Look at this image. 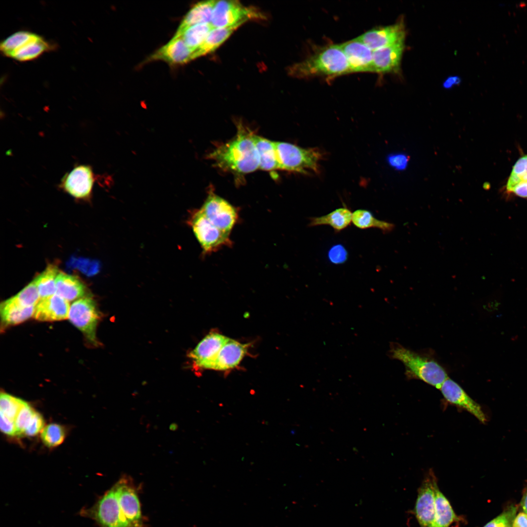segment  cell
Masks as SVG:
<instances>
[{
	"mask_svg": "<svg viewBox=\"0 0 527 527\" xmlns=\"http://www.w3.org/2000/svg\"><path fill=\"white\" fill-rule=\"evenodd\" d=\"M255 135L249 129L239 124L236 135L218 145L208 156L220 169L237 175H244L259 169V160Z\"/></svg>",
	"mask_w": 527,
	"mask_h": 527,
	"instance_id": "obj_1",
	"label": "cell"
},
{
	"mask_svg": "<svg viewBox=\"0 0 527 527\" xmlns=\"http://www.w3.org/2000/svg\"><path fill=\"white\" fill-rule=\"evenodd\" d=\"M346 58L340 44L319 48L300 62L288 69V74L297 78L316 76L335 77L350 73Z\"/></svg>",
	"mask_w": 527,
	"mask_h": 527,
	"instance_id": "obj_2",
	"label": "cell"
},
{
	"mask_svg": "<svg viewBox=\"0 0 527 527\" xmlns=\"http://www.w3.org/2000/svg\"><path fill=\"white\" fill-rule=\"evenodd\" d=\"M388 356L401 361L410 379H416L440 389L448 378L445 369L436 361L414 352L401 345L391 343Z\"/></svg>",
	"mask_w": 527,
	"mask_h": 527,
	"instance_id": "obj_3",
	"label": "cell"
},
{
	"mask_svg": "<svg viewBox=\"0 0 527 527\" xmlns=\"http://www.w3.org/2000/svg\"><path fill=\"white\" fill-rule=\"evenodd\" d=\"M52 47L41 36L26 31L14 33L0 44V51L4 56L20 61L35 59Z\"/></svg>",
	"mask_w": 527,
	"mask_h": 527,
	"instance_id": "obj_4",
	"label": "cell"
},
{
	"mask_svg": "<svg viewBox=\"0 0 527 527\" xmlns=\"http://www.w3.org/2000/svg\"><path fill=\"white\" fill-rule=\"evenodd\" d=\"M274 145L280 170L304 174L318 171L321 154L316 149L282 142H274Z\"/></svg>",
	"mask_w": 527,
	"mask_h": 527,
	"instance_id": "obj_5",
	"label": "cell"
},
{
	"mask_svg": "<svg viewBox=\"0 0 527 527\" xmlns=\"http://www.w3.org/2000/svg\"><path fill=\"white\" fill-rule=\"evenodd\" d=\"M188 223L204 254H209L231 245L230 234L215 226L200 209L192 212Z\"/></svg>",
	"mask_w": 527,
	"mask_h": 527,
	"instance_id": "obj_6",
	"label": "cell"
},
{
	"mask_svg": "<svg viewBox=\"0 0 527 527\" xmlns=\"http://www.w3.org/2000/svg\"><path fill=\"white\" fill-rule=\"evenodd\" d=\"M122 518L128 527H145L138 488L132 479L124 475L115 484Z\"/></svg>",
	"mask_w": 527,
	"mask_h": 527,
	"instance_id": "obj_7",
	"label": "cell"
},
{
	"mask_svg": "<svg viewBox=\"0 0 527 527\" xmlns=\"http://www.w3.org/2000/svg\"><path fill=\"white\" fill-rule=\"evenodd\" d=\"M262 14L254 8L243 6L237 0L217 1L211 24L213 28L239 27L250 20L262 19Z\"/></svg>",
	"mask_w": 527,
	"mask_h": 527,
	"instance_id": "obj_8",
	"label": "cell"
},
{
	"mask_svg": "<svg viewBox=\"0 0 527 527\" xmlns=\"http://www.w3.org/2000/svg\"><path fill=\"white\" fill-rule=\"evenodd\" d=\"M68 318L92 344H97L96 329L100 315L97 305L89 297H83L70 305Z\"/></svg>",
	"mask_w": 527,
	"mask_h": 527,
	"instance_id": "obj_9",
	"label": "cell"
},
{
	"mask_svg": "<svg viewBox=\"0 0 527 527\" xmlns=\"http://www.w3.org/2000/svg\"><path fill=\"white\" fill-rule=\"evenodd\" d=\"M200 209L211 223L228 234H230L238 219L237 209L212 191L208 193Z\"/></svg>",
	"mask_w": 527,
	"mask_h": 527,
	"instance_id": "obj_10",
	"label": "cell"
},
{
	"mask_svg": "<svg viewBox=\"0 0 527 527\" xmlns=\"http://www.w3.org/2000/svg\"><path fill=\"white\" fill-rule=\"evenodd\" d=\"M87 512L101 527H128L121 514L114 485Z\"/></svg>",
	"mask_w": 527,
	"mask_h": 527,
	"instance_id": "obj_11",
	"label": "cell"
},
{
	"mask_svg": "<svg viewBox=\"0 0 527 527\" xmlns=\"http://www.w3.org/2000/svg\"><path fill=\"white\" fill-rule=\"evenodd\" d=\"M95 181L91 166L79 164L63 176L59 187L76 199L85 200L90 198Z\"/></svg>",
	"mask_w": 527,
	"mask_h": 527,
	"instance_id": "obj_12",
	"label": "cell"
},
{
	"mask_svg": "<svg viewBox=\"0 0 527 527\" xmlns=\"http://www.w3.org/2000/svg\"><path fill=\"white\" fill-rule=\"evenodd\" d=\"M437 479L429 471L418 490L414 512L420 527H435L434 487Z\"/></svg>",
	"mask_w": 527,
	"mask_h": 527,
	"instance_id": "obj_13",
	"label": "cell"
},
{
	"mask_svg": "<svg viewBox=\"0 0 527 527\" xmlns=\"http://www.w3.org/2000/svg\"><path fill=\"white\" fill-rule=\"evenodd\" d=\"M228 339L218 332H210L189 353V357L196 366L210 369L219 351Z\"/></svg>",
	"mask_w": 527,
	"mask_h": 527,
	"instance_id": "obj_14",
	"label": "cell"
},
{
	"mask_svg": "<svg viewBox=\"0 0 527 527\" xmlns=\"http://www.w3.org/2000/svg\"><path fill=\"white\" fill-rule=\"evenodd\" d=\"M405 31L404 23L399 22L366 31L357 37L372 51L404 41Z\"/></svg>",
	"mask_w": 527,
	"mask_h": 527,
	"instance_id": "obj_15",
	"label": "cell"
},
{
	"mask_svg": "<svg viewBox=\"0 0 527 527\" xmlns=\"http://www.w3.org/2000/svg\"><path fill=\"white\" fill-rule=\"evenodd\" d=\"M351 73L373 72V51L357 38L340 44Z\"/></svg>",
	"mask_w": 527,
	"mask_h": 527,
	"instance_id": "obj_16",
	"label": "cell"
},
{
	"mask_svg": "<svg viewBox=\"0 0 527 527\" xmlns=\"http://www.w3.org/2000/svg\"><path fill=\"white\" fill-rule=\"evenodd\" d=\"M440 390L447 402L469 412L481 423L485 424L486 422L481 406L455 381L448 378Z\"/></svg>",
	"mask_w": 527,
	"mask_h": 527,
	"instance_id": "obj_17",
	"label": "cell"
},
{
	"mask_svg": "<svg viewBox=\"0 0 527 527\" xmlns=\"http://www.w3.org/2000/svg\"><path fill=\"white\" fill-rule=\"evenodd\" d=\"M70 306L69 302L55 294L41 299L35 306L33 316L41 321H54L68 318Z\"/></svg>",
	"mask_w": 527,
	"mask_h": 527,
	"instance_id": "obj_18",
	"label": "cell"
},
{
	"mask_svg": "<svg viewBox=\"0 0 527 527\" xmlns=\"http://www.w3.org/2000/svg\"><path fill=\"white\" fill-rule=\"evenodd\" d=\"M404 47V41H401L373 51V72L385 73L397 71Z\"/></svg>",
	"mask_w": 527,
	"mask_h": 527,
	"instance_id": "obj_19",
	"label": "cell"
},
{
	"mask_svg": "<svg viewBox=\"0 0 527 527\" xmlns=\"http://www.w3.org/2000/svg\"><path fill=\"white\" fill-rule=\"evenodd\" d=\"M249 345L229 339L222 346L210 369L225 371L236 367L247 353Z\"/></svg>",
	"mask_w": 527,
	"mask_h": 527,
	"instance_id": "obj_20",
	"label": "cell"
},
{
	"mask_svg": "<svg viewBox=\"0 0 527 527\" xmlns=\"http://www.w3.org/2000/svg\"><path fill=\"white\" fill-rule=\"evenodd\" d=\"M193 52L181 37L174 36L150 57L151 60H163L171 64H183L193 60Z\"/></svg>",
	"mask_w": 527,
	"mask_h": 527,
	"instance_id": "obj_21",
	"label": "cell"
},
{
	"mask_svg": "<svg viewBox=\"0 0 527 527\" xmlns=\"http://www.w3.org/2000/svg\"><path fill=\"white\" fill-rule=\"evenodd\" d=\"M35 308L23 306L11 297L0 304L1 322L5 325L20 324L33 316Z\"/></svg>",
	"mask_w": 527,
	"mask_h": 527,
	"instance_id": "obj_22",
	"label": "cell"
},
{
	"mask_svg": "<svg viewBox=\"0 0 527 527\" xmlns=\"http://www.w3.org/2000/svg\"><path fill=\"white\" fill-rule=\"evenodd\" d=\"M216 0H205L196 3L187 13L182 21L177 33L196 24L211 23Z\"/></svg>",
	"mask_w": 527,
	"mask_h": 527,
	"instance_id": "obj_23",
	"label": "cell"
},
{
	"mask_svg": "<svg viewBox=\"0 0 527 527\" xmlns=\"http://www.w3.org/2000/svg\"><path fill=\"white\" fill-rule=\"evenodd\" d=\"M56 294L67 301H72L84 297L86 289L84 285L77 277L59 273L56 279Z\"/></svg>",
	"mask_w": 527,
	"mask_h": 527,
	"instance_id": "obj_24",
	"label": "cell"
},
{
	"mask_svg": "<svg viewBox=\"0 0 527 527\" xmlns=\"http://www.w3.org/2000/svg\"><path fill=\"white\" fill-rule=\"evenodd\" d=\"M434 498L435 527H449L453 523L463 520L455 514L448 499L439 489L437 483L434 487Z\"/></svg>",
	"mask_w": 527,
	"mask_h": 527,
	"instance_id": "obj_25",
	"label": "cell"
},
{
	"mask_svg": "<svg viewBox=\"0 0 527 527\" xmlns=\"http://www.w3.org/2000/svg\"><path fill=\"white\" fill-rule=\"evenodd\" d=\"M352 218V212L346 207H342L325 215L310 218L308 226L313 227L328 225L336 231L339 232L350 225Z\"/></svg>",
	"mask_w": 527,
	"mask_h": 527,
	"instance_id": "obj_26",
	"label": "cell"
},
{
	"mask_svg": "<svg viewBox=\"0 0 527 527\" xmlns=\"http://www.w3.org/2000/svg\"><path fill=\"white\" fill-rule=\"evenodd\" d=\"M254 141L259 157V169L267 171L280 169L274 142L256 135Z\"/></svg>",
	"mask_w": 527,
	"mask_h": 527,
	"instance_id": "obj_27",
	"label": "cell"
},
{
	"mask_svg": "<svg viewBox=\"0 0 527 527\" xmlns=\"http://www.w3.org/2000/svg\"><path fill=\"white\" fill-rule=\"evenodd\" d=\"M237 28L236 27L213 28L203 43L193 52V60L216 50Z\"/></svg>",
	"mask_w": 527,
	"mask_h": 527,
	"instance_id": "obj_28",
	"label": "cell"
},
{
	"mask_svg": "<svg viewBox=\"0 0 527 527\" xmlns=\"http://www.w3.org/2000/svg\"><path fill=\"white\" fill-rule=\"evenodd\" d=\"M213 28L211 23L196 24L176 32L174 36L181 37L187 47L194 52L203 43Z\"/></svg>",
	"mask_w": 527,
	"mask_h": 527,
	"instance_id": "obj_29",
	"label": "cell"
},
{
	"mask_svg": "<svg viewBox=\"0 0 527 527\" xmlns=\"http://www.w3.org/2000/svg\"><path fill=\"white\" fill-rule=\"evenodd\" d=\"M352 223L360 229L377 228L385 232H390L394 226L391 223L376 219L369 211L365 209H358L352 213Z\"/></svg>",
	"mask_w": 527,
	"mask_h": 527,
	"instance_id": "obj_30",
	"label": "cell"
},
{
	"mask_svg": "<svg viewBox=\"0 0 527 527\" xmlns=\"http://www.w3.org/2000/svg\"><path fill=\"white\" fill-rule=\"evenodd\" d=\"M59 273L56 266L50 265L35 279L41 299L56 293V279Z\"/></svg>",
	"mask_w": 527,
	"mask_h": 527,
	"instance_id": "obj_31",
	"label": "cell"
},
{
	"mask_svg": "<svg viewBox=\"0 0 527 527\" xmlns=\"http://www.w3.org/2000/svg\"><path fill=\"white\" fill-rule=\"evenodd\" d=\"M23 400L6 393H1L0 397V415L15 422L16 418L25 403Z\"/></svg>",
	"mask_w": 527,
	"mask_h": 527,
	"instance_id": "obj_32",
	"label": "cell"
},
{
	"mask_svg": "<svg viewBox=\"0 0 527 527\" xmlns=\"http://www.w3.org/2000/svg\"><path fill=\"white\" fill-rule=\"evenodd\" d=\"M65 435L64 428L56 423L48 425L43 428L41 432V438L43 443L49 447H56L61 444L64 440Z\"/></svg>",
	"mask_w": 527,
	"mask_h": 527,
	"instance_id": "obj_33",
	"label": "cell"
},
{
	"mask_svg": "<svg viewBox=\"0 0 527 527\" xmlns=\"http://www.w3.org/2000/svg\"><path fill=\"white\" fill-rule=\"evenodd\" d=\"M523 181H527V154L521 156L512 167L506 185L507 191Z\"/></svg>",
	"mask_w": 527,
	"mask_h": 527,
	"instance_id": "obj_34",
	"label": "cell"
},
{
	"mask_svg": "<svg viewBox=\"0 0 527 527\" xmlns=\"http://www.w3.org/2000/svg\"><path fill=\"white\" fill-rule=\"evenodd\" d=\"M12 297L18 303L24 306H36L41 299L34 280Z\"/></svg>",
	"mask_w": 527,
	"mask_h": 527,
	"instance_id": "obj_35",
	"label": "cell"
},
{
	"mask_svg": "<svg viewBox=\"0 0 527 527\" xmlns=\"http://www.w3.org/2000/svg\"><path fill=\"white\" fill-rule=\"evenodd\" d=\"M36 411L26 402L20 409L15 421L16 436L24 435Z\"/></svg>",
	"mask_w": 527,
	"mask_h": 527,
	"instance_id": "obj_36",
	"label": "cell"
},
{
	"mask_svg": "<svg viewBox=\"0 0 527 527\" xmlns=\"http://www.w3.org/2000/svg\"><path fill=\"white\" fill-rule=\"evenodd\" d=\"M517 511V507L516 505H510L484 527H499L502 525L512 526Z\"/></svg>",
	"mask_w": 527,
	"mask_h": 527,
	"instance_id": "obj_37",
	"label": "cell"
},
{
	"mask_svg": "<svg viewBox=\"0 0 527 527\" xmlns=\"http://www.w3.org/2000/svg\"><path fill=\"white\" fill-rule=\"evenodd\" d=\"M328 257L333 264H339L344 263L347 258V252L341 244L333 245L329 249Z\"/></svg>",
	"mask_w": 527,
	"mask_h": 527,
	"instance_id": "obj_38",
	"label": "cell"
},
{
	"mask_svg": "<svg viewBox=\"0 0 527 527\" xmlns=\"http://www.w3.org/2000/svg\"><path fill=\"white\" fill-rule=\"evenodd\" d=\"M44 420L42 416L36 411L30 424L25 430L24 435L34 436L38 434L44 428Z\"/></svg>",
	"mask_w": 527,
	"mask_h": 527,
	"instance_id": "obj_39",
	"label": "cell"
},
{
	"mask_svg": "<svg viewBox=\"0 0 527 527\" xmlns=\"http://www.w3.org/2000/svg\"><path fill=\"white\" fill-rule=\"evenodd\" d=\"M0 426L1 431L5 434L10 436H16L15 422L2 415H0Z\"/></svg>",
	"mask_w": 527,
	"mask_h": 527,
	"instance_id": "obj_40",
	"label": "cell"
},
{
	"mask_svg": "<svg viewBox=\"0 0 527 527\" xmlns=\"http://www.w3.org/2000/svg\"><path fill=\"white\" fill-rule=\"evenodd\" d=\"M516 195L527 198V181H523L517 184L511 190Z\"/></svg>",
	"mask_w": 527,
	"mask_h": 527,
	"instance_id": "obj_41",
	"label": "cell"
},
{
	"mask_svg": "<svg viewBox=\"0 0 527 527\" xmlns=\"http://www.w3.org/2000/svg\"><path fill=\"white\" fill-rule=\"evenodd\" d=\"M512 527H527V514L518 513L513 520Z\"/></svg>",
	"mask_w": 527,
	"mask_h": 527,
	"instance_id": "obj_42",
	"label": "cell"
},
{
	"mask_svg": "<svg viewBox=\"0 0 527 527\" xmlns=\"http://www.w3.org/2000/svg\"><path fill=\"white\" fill-rule=\"evenodd\" d=\"M460 82V79L456 76L451 77L447 78L444 83L443 86L445 88H450L453 86L458 84Z\"/></svg>",
	"mask_w": 527,
	"mask_h": 527,
	"instance_id": "obj_43",
	"label": "cell"
},
{
	"mask_svg": "<svg viewBox=\"0 0 527 527\" xmlns=\"http://www.w3.org/2000/svg\"><path fill=\"white\" fill-rule=\"evenodd\" d=\"M520 505L525 512L527 514V486L524 490Z\"/></svg>",
	"mask_w": 527,
	"mask_h": 527,
	"instance_id": "obj_44",
	"label": "cell"
},
{
	"mask_svg": "<svg viewBox=\"0 0 527 527\" xmlns=\"http://www.w3.org/2000/svg\"><path fill=\"white\" fill-rule=\"evenodd\" d=\"M499 527H512V526H506V525H502V526H500Z\"/></svg>",
	"mask_w": 527,
	"mask_h": 527,
	"instance_id": "obj_45",
	"label": "cell"
}]
</instances>
